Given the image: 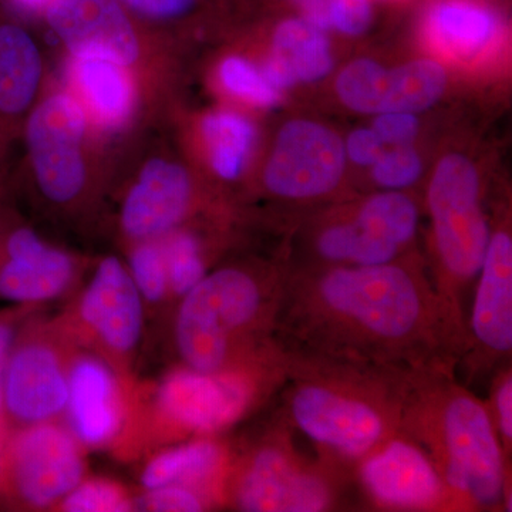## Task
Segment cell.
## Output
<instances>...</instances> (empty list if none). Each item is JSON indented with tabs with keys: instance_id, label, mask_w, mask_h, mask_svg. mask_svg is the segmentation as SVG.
Instances as JSON below:
<instances>
[{
	"instance_id": "52a82bcc",
	"label": "cell",
	"mask_w": 512,
	"mask_h": 512,
	"mask_svg": "<svg viewBox=\"0 0 512 512\" xmlns=\"http://www.w3.org/2000/svg\"><path fill=\"white\" fill-rule=\"evenodd\" d=\"M349 474L303 456L292 429L278 419L232 453L224 507L244 512L336 510Z\"/></svg>"
},
{
	"instance_id": "8fae6325",
	"label": "cell",
	"mask_w": 512,
	"mask_h": 512,
	"mask_svg": "<svg viewBox=\"0 0 512 512\" xmlns=\"http://www.w3.org/2000/svg\"><path fill=\"white\" fill-rule=\"evenodd\" d=\"M350 476L376 510L460 511L434 458L402 427L357 461Z\"/></svg>"
},
{
	"instance_id": "d4e9b609",
	"label": "cell",
	"mask_w": 512,
	"mask_h": 512,
	"mask_svg": "<svg viewBox=\"0 0 512 512\" xmlns=\"http://www.w3.org/2000/svg\"><path fill=\"white\" fill-rule=\"evenodd\" d=\"M447 76L439 63L416 60L387 74L382 113H417L433 106L446 87Z\"/></svg>"
},
{
	"instance_id": "ac0fdd59",
	"label": "cell",
	"mask_w": 512,
	"mask_h": 512,
	"mask_svg": "<svg viewBox=\"0 0 512 512\" xmlns=\"http://www.w3.org/2000/svg\"><path fill=\"white\" fill-rule=\"evenodd\" d=\"M194 205V185L183 165L148 161L121 202V234L130 244L164 237L181 227Z\"/></svg>"
},
{
	"instance_id": "44dd1931",
	"label": "cell",
	"mask_w": 512,
	"mask_h": 512,
	"mask_svg": "<svg viewBox=\"0 0 512 512\" xmlns=\"http://www.w3.org/2000/svg\"><path fill=\"white\" fill-rule=\"evenodd\" d=\"M333 67L323 29L308 19H291L275 30L274 45L264 72L276 90L298 82H316Z\"/></svg>"
},
{
	"instance_id": "e575fe53",
	"label": "cell",
	"mask_w": 512,
	"mask_h": 512,
	"mask_svg": "<svg viewBox=\"0 0 512 512\" xmlns=\"http://www.w3.org/2000/svg\"><path fill=\"white\" fill-rule=\"evenodd\" d=\"M330 26L350 36H359L369 29L372 6L369 0H329Z\"/></svg>"
},
{
	"instance_id": "cb8c5ba5",
	"label": "cell",
	"mask_w": 512,
	"mask_h": 512,
	"mask_svg": "<svg viewBox=\"0 0 512 512\" xmlns=\"http://www.w3.org/2000/svg\"><path fill=\"white\" fill-rule=\"evenodd\" d=\"M201 131L212 170L222 180H237L255 144L251 121L234 111H214L202 120Z\"/></svg>"
},
{
	"instance_id": "836d02e7",
	"label": "cell",
	"mask_w": 512,
	"mask_h": 512,
	"mask_svg": "<svg viewBox=\"0 0 512 512\" xmlns=\"http://www.w3.org/2000/svg\"><path fill=\"white\" fill-rule=\"evenodd\" d=\"M421 161L410 148H397L382 154L373 164V178L377 184L389 190L410 187L419 180Z\"/></svg>"
},
{
	"instance_id": "7402d4cb",
	"label": "cell",
	"mask_w": 512,
	"mask_h": 512,
	"mask_svg": "<svg viewBox=\"0 0 512 512\" xmlns=\"http://www.w3.org/2000/svg\"><path fill=\"white\" fill-rule=\"evenodd\" d=\"M42 76V55L28 30L0 22V126L32 109Z\"/></svg>"
},
{
	"instance_id": "ffe728a7",
	"label": "cell",
	"mask_w": 512,
	"mask_h": 512,
	"mask_svg": "<svg viewBox=\"0 0 512 512\" xmlns=\"http://www.w3.org/2000/svg\"><path fill=\"white\" fill-rule=\"evenodd\" d=\"M128 67L101 59H73L76 100L87 120L104 130L126 126L137 104V90Z\"/></svg>"
},
{
	"instance_id": "484cf974",
	"label": "cell",
	"mask_w": 512,
	"mask_h": 512,
	"mask_svg": "<svg viewBox=\"0 0 512 512\" xmlns=\"http://www.w3.org/2000/svg\"><path fill=\"white\" fill-rule=\"evenodd\" d=\"M127 268L146 308V315L173 311L170 279L161 239H146L130 244Z\"/></svg>"
},
{
	"instance_id": "1f68e13d",
	"label": "cell",
	"mask_w": 512,
	"mask_h": 512,
	"mask_svg": "<svg viewBox=\"0 0 512 512\" xmlns=\"http://www.w3.org/2000/svg\"><path fill=\"white\" fill-rule=\"evenodd\" d=\"M134 507L147 512H200L212 510L214 504L204 494L183 485H163L141 490Z\"/></svg>"
},
{
	"instance_id": "5b68a950",
	"label": "cell",
	"mask_w": 512,
	"mask_h": 512,
	"mask_svg": "<svg viewBox=\"0 0 512 512\" xmlns=\"http://www.w3.org/2000/svg\"><path fill=\"white\" fill-rule=\"evenodd\" d=\"M285 281L245 265L208 272L173 308L178 365L215 372L275 345Z\"/></svg>"
},
{
	"instance_id": "f35d334b",
	"label": "cell",
	"mask_w": 512,
	"mask_h": 512,
	"mask_svg": "<svg viewBox=\"0 0 512 512\" xmlns=\"http://www.w3.org/2000/svg\"><path fill=\"white\" fill-rule=\"evenodd\" d=\"M346 153L353 163L360 165L375 164L377 158L383 154V141L377 136L375 130H356L350 134Z\"/></svg>"
},
{
	"instance_id": "30bf717a",
	"label": "cell",
	"mask_w": 512,
	"mask_h": 512,
	"mask_svg": "<svg viewBox=\"0 0 512 512\" xmlns=\"http://www.w3.org/2000/svg\"><path fill=\"white\" fill-rule=\"evenodd\" d=\"M86 477V448L62 420L6 431L0 441V503L9 510H55Z\"/></svg>"
},
{
	"instance_id": "4fadbf2b",
	"label": "cell",
	"mask_w": 512,
	"mask_h": 512,
	"mask_svg": "<svg viewBox=\"0 0 512 512\" xmlns=\"http://www.w3.org/2000/svg\"><path fill=\"white\" fill-rule=\"evenodd\" d=\"M77 256L0 212V302L42 308L69 298L83 279Z\"/></svg>"
},
{
	"instance_id": "d6986e66",
	"label": "cell",
	"mask_w": 512,
	"mask_h": 512,
	"mask_svg": "<svg viewBox=\"0 0 512 512\" xmlns=\"http://www.w3.org/2000/svg\"><path fill=\"white\" fill-rule=\"evenodd\" d=\"M234 448L220 436L194 437L157 448L141 468V490L183 485L224 507V487Z\"/></svg>"
},
{
	"instance_id": "8d00e7d4",
	"label": "cell",
	"mask_w": 512,
	"mask_h": 512,
	"mask_svg": "<svg viewBox=\"0 0 512 512\" xmlns=\"http://www.w3.org/2000/svg\"><path fill=\"white\" fill-rule=\"evenodd\" d=\"M417 128L419 123L414 114L403 111H386L375 121V131L380 140L397 146L412 143L417 136Z\"/></svg>"
},
{
	"instance_id": "5bb4252c",
	"label": "cell",
	"mask_w": 512,
	"mask_h": 512,
	"mask_svg": "<svg viewBox=\"0 0 512 512\" xmlns=\"http://www.w3.org/2000/svg\"><path fill=\"white\" fill-rule=\"evenodd\" d=\"M136 386V379H126L103 357L76 346L62 421L86 450L114 451L130 423Z\"/></svg>"
},
{
	"instance_id": "2e32d148",
	"label": "cell",
	"mask_w": 512,
	"mask_h": 512,
	"mask_svg": "<svg viewBox=\"0 0 512 512\" xmlns=\"http://www.w3.org/2000/svg\"><path fill=\"white\" fill-rule=\"evenodd\" d=\"M342 140L312 121L286 124L264 173L266 190L285 200H311L338 187L345 171Z\"/></svg>"
},
{
	"instance_id": "9a60e30c",
	"label": "cell",
	"mask_w": 512,
	"mask_h": 512,
	"mask_svg": "<svg viewBox=\"0 0 512 512\" xmlns=\"http://www.w3.org/2000/svg\"><path fill=\"white\" fill-rule=\"evenodd\" d=\"M476 281L466 348L458 363L466 366L470 379L511 363L512 239L507 229L490 235Z\"/></svg>"
},
{
	"instance_id": "277c9868",
	"label": "cell",
	"mask_w": 512,
	"mask_h": 512,
	"mask_svg": "<svg viewBox=\"0 0 512 512\" xmlns=\"http://www.w3.org/2000/svg\"><path fill=\"white\" fill-rule=\"evenodd\" d=\"M400 427L434 458L458 510L510 511L511 461L487 406L458 382L456 367L410 376Z\"/></svg>"
},
{
	"instance_id": "7c38bea8",
	"label": "cell",
	"mask_w": 512,
	"mask_h": 512,
	"mask_svg": "<svg viewBox=\"0 0 512 512\" xmlns=\"http://www.w3.org/2000/svg\"><path fill=\"white\" fill-rule=\"evenodd\" d=\"M87 124L83 107L67 93L40 101L26 121V144L37 188L56 207H73L86 192Z\"/></svg>"
},
{
	"instance_id": "ba28073f",
	"label": "cell",
	"mask_w": 512,
	"mask_h": 512,
	"mask_svg": "<svg viewBox=\"0 0 512 512\" xmlns=\"http://www.w3.org/2000/svg\"><path fill=\"white\" fill-rule=\"evenodd\" d=\"M69 298L55 316L67 336L103 357L121 376L136 379L147 315L127 265L117 256H104Z\"/></svg>"
},
{
	"instance_id": "4dcf8cb0",
	"label": "cell",
	"mask_w": 512,
	"mask_h": 512,
	"mask_svg": "<svg viewBox=\"0 0 512 512\" xmlns=\"http://www.w3.org/2000/svg\"><path fill=\"white\" fill-rule=\"evenodd\" d=\"M220 79L229 93L255 106L272 107L279 101V90L268 82L264 72L242 57L225 59L220 67Z\"/></svg>"
},
{
	"instance_id": "83f0119b",
	"label": "cell",
	"mask_w": 512,
	"mask_h": 512,
	"mask_svg": "<svg viewBox=\"0 0 512 512\" xmlns=\"http://www.w3.org/2000/svg\"><path fill=\"white\" fill-rule=\"evenodd\" d=\"M173 308L175 303L210 272L200 237L183 225L161 237Z\"/></svg>"
},
{
	"instance_id": "3957f363",
	"label": "cell",
	"mask_w": 512,
	"mask_h": 512,
	"mask_svg": "<svg viewBox=\"0 0 512 512\" xmlns=\"http://www.w3.org/2000/svg\"><path fill=\"white\" fill-rule=\"evenodd\" d=\"M285 377L278 342L215 372L175 365L151 386L137 382L133 414L114 453L134 458L178 441L220 436L281 390Z\"/></svg>"
},
{
	"instance_id": "60d3db41",
	"label": "cell",
	"mask_w": 512,
	"mask_h": 512,
	"mask_svg": "<svg viewBox=\"0 0 512 512\" xmlns=\"http://www.w3.org/2000/svg\"><path fill=\"white\" fill-rule=\"evenodd\" d=\"M18 8L26 12H45L53 0H13Z\"/></svg>"
},
{
	"instance_id": "74e56055",
	"label": "cell",
	"mask_w": 512,
	"mask_h": 512,
	"mask_svg": "<svg viewBox=\"0 0 512 512\" xmlns=\"http://www.w3.org/2000/svg\"><path fill=\"white\" fill-rule=\"evenodd\" d=\"M127 10L151 20H174L187 15L197 0H119Z\"/></svg>"
},
{
	"instance_id": "f546056e",
	"label": "cell",
	"mask_w": 512,
	"mask_h": 512,
	"mask_svg": "<svg viewBox=\"0 0 512 512\" xmlns=\"http://www.w3.org/2000/svg\"><path fill=\"white\" fill-rule=\"evenodd\" d=\"M136 494L126 485L106 477H86L56 505L62 512L136 511Z\"/></svg>"
},
{
	"instance_id": "f1b7e54d",
	"label": "cell",
	"mask_w": 512,
	"mask_h": 512,
	"mask_svg": "<svg viewBox=\"0 0 512 512\" xmlns=\"http://www.w3.org/2000/svg\"><path fill=\"white\" fill-rule=\"evenodd\" d=\"M387 74L389 70L373 60H356L340 73L336 92L349 109L359 113H382Z\"/></svg>"
},
{
	"instance_id": "9c48e42d",
	"label": "cell",
	"mask_w": 512,
	"mask_h": 512,
	"mask_svg": "<svg viewBox=\"0 0 512 512\" xmlns=\"http://www.w3.org/2000/svg\"><path fill=\"white\" fill-rule=\"evenodd\" d=\"M30 312L13 340L3 387V430L63 420L76 343L56 318Z\"/></svg>"
},
{
	"instance_id": "603a6c76",
	"label": "cell",
	"mask_w": 512,
	"mask_h": 512,
	"mask_svg": "<svg viewBox=\"0 0 512 512\" xmlns=\"http://www.w3.org/2000/svg\"><path fill=\"white\" fill-rule=\"evenodd\" d=\"M493 13L468 2H444L431 12L430 30L437 43L457 56H473L495 33Z\"/></svg>"
},
{
	"instance_id": "7a4b0ae2",
	"label": "cell",
	"mask_w": 512,
	"mask_h": 512,
	"mask_svg": "<svg viewBox=\"0 0 512 512\" xmlns=\"http://www.w3.org/2000/svg\"><path fill=\"white\" fill-rule=\"evenodd\" d=\"M285 355L281 419L311 441L319 460L350 476L357 461L400 429L410 375Z\"/></svg>"
},
{
	"instance_id": "d6a6232c",
	"label": "cell",
	"mask_w": 512,
	"mask_h": 512,
	"mask_svg": "<svg viewBox=\"0 0 512 512\" xmlns=\"http://www.w3.org/2000/svg\"><path fill=\"white\" fill-rule=\"evenodd\" d=\"M488 414L497 431L505 457L510 460L512 451V369L511 363L498 367L490 386Z\"/></svg>"
},
{
	"instance_id": "4316f807",
	"label": "cell",
	"mask_w": 512,
	"mask_h": 512,
	"mask_svg": "<svg viewBox=\"0 0 512 512\" xmlns=\"http://www.w3.org/2000/svg\"><path fill=\"white\" fill-rule=\"evenodd\" d=\"M357 215L373 231L402 249L416 237L419 210L412 198L402 192L377 194L363 202Z\"/></svg>"
},
{
	"instance_id": "d590c367",
	"label": "cell",
	"mask_w": 512,
	"mask_h": 512,
	"mask_svg": "<svg viewBox=\"0 0 512 512\" xmlns=\"http://www.w3.org/2000/svg\"><path fill=\"white\" fill-rule=\"evenodd\" d=\"M35 309L40 308L19 305H5L0 308V433H5L2 426L3 387H5L10 349L23 320Z\"/></svg>"
},
{
	"instance_id": "8992f818",
	"label": "cell",
	"mask_w": 512,
	"mask_h": 512,
	"mask_svg": "<svg viewBox=\"0 0 512 512\" xmlns=\"http://www.w3.org/2000/svg\"><path fill=\"white\" fill-rule=\"evenodd\" d=\"M427 204L437 265L431 284L461 360L466 348L464 305L491 235L473 163L457 154L443 158L431 178Z\"/></svg>"
},
{
	"instance_id": "6da1fadb",
	"label": "cell",
	"mask_w": 512,
	"mask_h": 512,
	"mask_svg": "<svg viewBox=\"0 0 512 512\" xmlns=\"http://www.w3.org/2000/svg\"><path fill=\"white\" fill-rule=\"evenodd\" d=\"M275 339L285 352L406 375L460 360L433 284L400 261L289 276Z\"/></svg>"
},
{
	"instance_id": "e0dca14e",
	"label": "cell",
	"mask_w": 512,
	"mask_h": 512,
	"mask_svg": "<svg viewBox=\"0 0 512 512\" xmlns=\"http://www.w3.org/2000/svg\"><path fill=\"white\" fill-rule=\"evenodd\" d=\"M43 13L73 59L109 60L128 69L140 59V36L119 0H53Z\"/></svg>"
},
{
	"instance_id": "ab89813d",
	"label": "cell",
	"mask_w": 512,
	"mask_h": 512,
	"mask_svg": "<svg viewBox=\"0 0 512 512\" xmlns=\"http://www.w3.org/2000/svg\"><path fill=\"white\" fill-rule=\"evenodd\" d=\"M305 13V19L325 30L330 26L329 0H292Z\"/></svg>"
}]
</instances>
